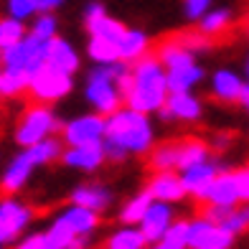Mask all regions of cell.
Masks as SVG:
<instances>
[{"instance_id": "obj_36", "label": "cell", "mask_w": 249, "mask_h": 249, "mask_svg": "<svg viewBox=\"0 0 249 249\" xmlns=\"http://www.w3.org/2000/svg\"><path fill=\"white\" fill-rule=\"evenodd\" d=\"M221 229L231 236H239V234L249 231V203H239L236 209H231L229 219L221 224Z\"/></svg>"}, {"instance_id": "obj_25", "label": "cell", "mask_w": 249, "mask_h": 249, "mask_svg": "<svg viewBox=\"0 0 249 249\" xmlns=\"http://www.w3.org/2000/svg\"><path fill=\"white\" fill-rule=\"evenodd\" d=\"M203 76H206V71L198 64L183 71H171L168 74V94H191V89L198 87Z\"/></svg>"}, {"instance_id": "obj_32", "label": "cell", "mask_w": 249, "mask_h": 249, "mask_svg": "<svg viewBox=\"0 0 249 249\" xmlns=\"http://www.w3.org/2000/svg\"><path fill=\"white\" fill-rule=\"evenodd\" d=\"M41 234H43V239H46L49 249H69L71 244L82 242V239H76L74 231H71L61 219H53V221L49 224V229L41 231Z\"/></svg>"}, {"instance_id": "obj_15", "label": "cell", "mask_w": 249, "mask_h": 249, "mask_svg": "<svg viewBox=\"0 0 249 249\" xmlns=\"http://www.w3.org/2000/svg\"><path fill=\"white\" fill-rule=\"evenodd\" d=\"M46 66L61 71L66 76H74L79 69H82V56L76 53V49L71 46L66 38L56 36L49 41V53H46Z\"/></svg>"}, {"instance_id": "obj_1", "label": "cell", "mask_w": 249, "mask_h": 249, "mask_svg": "<svg viewBox=\"0 0 249 249\" xmlns=\"http://www.w3.org/2000/svg\"><path fill=\"white\" fill-rule=\"evenodd\" d=\"M132 69V89L124 107L138 112V115H158L168 102V74L160 61L153 53H148L142 61H138Z\"/></svg>"}, {"instance_id": "obj_42", "label": "cell", "mask_w": 249, "mask_h": 249, "mask_svg": "<svg viewBox=\"0 0 249 249\" xmlns=\"http://www.w3.org/2000/svg\"><path fill=\"white\" fill-rule=\"evenodd\" d=\"M56 8H61V0H36V16L56 13Z\"/></svg>"}, {"instance_id": "obj_3", "label": "cell", "mask_w": 249, "mask_h": 249, "mask_svg": "<svg viewBox=\"0 0 249 249\" xmlns=\"http://www.w3.org/2000/svg\"><path fill=\"white\" fill-rule=\"evenodd\" d=\"M84 99L99 117H112L124 107L115 84V66H94L84 82Z\"/></svg>"}, {"instance_id": "obj_18", "label": "cell", "mask_w": 249, "mask_h": 249, "mask_svg": "<svg viewBox=\"0 0 249 249\" xmlns=\"http://www.w3.org/2000/svg\"><path fill=\"white\" fill-rule=\"evenodd\" d=\"M59 163L82 173H94L107 160H105V148L102 145H89V148H66Z\"/></svg>"}, {"instance_id": "obj_46", "label": "cell", "mask_w": 249, "mask_h": 249, "mask_svg": "<svg viewBox=\"0 0 249 249\" xmlns=\"http://www.w3.org/2000/svg\"><path fill=\"white\" fill-rule=\"evenodd\" d=\"M247 79H249V59H247Z\"/></svg>"}, {"instance_id": "obj_4", "label": "cell", "mask_w": 249, "mask_h": 249, "mask_svg": "<svg viewBox=\"0 0 249 249\" xmlns=\"http://www.w3.org/2000/svg\"><path fill=\"white\" fill-rule=\"evenodd\" d=\"M64 122L56 117V112L46 105H33L23 112V117L16 124V142L23 150L33 148L49 138H56V132H61Z\"/></svg>"}, {"instance_id": "obj_9", "label": "cell", "mask_w": 249, "mask_h": 249, "mask_svg": "<svg viewBox=\"0 0 249 249\" xmlns=\"http://www.w3.org/2000/svg\"><path fill=\"white\" fill-rule=\"evenodd\" d=\"M84 26H87L89 38H105V41L117 43V46L124 38V33H127V26H124L122 20L107 16V8L102 3L84 5Z\"/></svg>"}, {"instance_id": "obj_17", "label": "cell", "mask_w": 249, "mask_h": 249, "mask_svg": "<svg viewBox=\"0 0 249 249\" xmlns=\"http://www.w3.org/2000/svg\"><path fill=\"white\" fill-rule=\"evenodd\" d=\"M219 173H221V165L213 163V160H206V163H201L196 168H188V171L178 173V176H180V183L186 188V196H194L196 201H201L203 194H206V188L211 186V180Z\"/></svg>"}, {"instance_id": "obj_14", "label": "cell", "mask_w": 249, "mask_h": 249, "mask_svg": "<svg viewBox=\"0 0 249 249\" xmlns=\"http://www.w3.org/2000/svg\"><path fill=\"white\" fill-rule=\"evenodd\" d=\"M33 171H36L33 160L28 158L26 150H20L13 160L5 165L3 176H0V191H3L5 196H16L18 191L28 183V178L33 176Z\"/></svg>"}, {"instance_id": "obj_43", "label": "cell", "mask_w": 249, "mask_h": 249, "mask_svg": "<svg viewBox=\"0 0 249 249\" xmlns=\"http://www.w3.org/2000/svg\"><path fill=\"white\" fill-rule=\"evenodd\" d=\"M239 105L249 112V84H244V92H242V97H239Z\"/></svg>"}, {"instance_id": "obj_5", "label": "cell", "mask_w": 249, "mask_h": 249, "mask_svg": "<svg viewBox=\"0 0 249 249\" xmlns=\"http://www.w3.org/2000/svg\"><path fill=\"white\" fill-rule=\"evenodd\" d=\"M46 53H49V41L33 38L31 33L18 43L16 49L3 51V61H0V71H10V74H23L33 76L38 69L46 66Z\"/></svg>"}, {"instance_id": "obj_45", "label": "cell", "mask_w": 249, "mask_h": 249, "mask_svg": "<svg viewBox=\"0 0 249 249\" xmlns=\"http://www.w3.org/2000/svg\"><path fill=\"white\" fill-rule=\"evenodd\" d=\"M145 249H163L160 244H153V247H145Z\"/></svg>"}, {"instance_id": "obj_2", "label": "cell", "mask_w": 249, "mask_h": 249, "mask_svg": "<svg viewBox=\"0 0 249 249\" xmlns=\"http://www.w3.org/2000/svg\"><path fill=\"white\" fill-rule=\"evenodd\" d=\"M105 142L122 150L124 155H150L155 148V132L148 115H138L122 107L105 120Z\"/></svg>"}, {"instance_id": "obj_8", "label": "cell", "mask_w": 249, "mask_h": 249, "mask_svg": "<svg viewBox=\"0 0 249 249\" xmlns=\"http://www.w3.org/2000/svg\"><path fill=\"white\" fill-rule=\"evenodd\" d=\"M61 142L64 148H89V145L105 142V117L99 115H82L61 127Z\"/></svg>"}, {"instance_id": "obj_30", "label": "cell", "mask_w": 249, "mask_h": 249, "mask_svg": "<svg viewBox=\"0 0 249 249\" xmlns=\"http://www.w3.org/2000/svg\"><path fill=\"white\" fill-rule=\"evenodd\" d=\"M145 247L148 244H145L138 226H120L105 242V249H145Z\"/></svg>"}, {"instance_id": "obj_6", "label": "cell", "mask_w": 249, "mask_h": 249, "mask_svg": "<svg viewBox=\"0 0 249 249\" xmlns=\"http://www.w3.org/2000/svg\"><path fill=\"white\" fill-rule=\"evenodd\" d=\"M71 89H74V76H66L61 71L51 69V66L38 69L28 82V94L36 99V105H46V107L69 97Z\"/></svg>"}, {"instance_id": "obj_37", "label": "cell", "mask_w": 249, "mask_h": 249, "mask_svg": "<svg viewBox=\"0 0 249 249\" xmlns=\"http://www.w3.org/2000/svg\"><path fill=\"white\" fill-rule=\"evenodd\" d=\"M5 8H8V18L20 20V23H26L31 16H36V0H10Z\"/></svg>"}, {"instance_id": "obj_47", "label": "cell", "mask_w": 249, "mask_h": 249, "mask_svg": "<svg viewBox=\"0 0 249 249\" xmlns=\"http://www.w3.org/2000/svg\"><path fill=\"white\" fill-rule=\"evenodd\" d=\"M0 61H3V53H0Z\"/></svg>"}, {"instance_id": "obj_19", "label": "cell", "mask_w": 249, "mask_h": 249, "mask_svg": "<svg viewBox=\"0 0 249 249\" xmlns=\"http://www.w3.org/2000/svg\"><path fill=\"white\" fill-rule=\"evenodd\" d=\"M56 219H61L69 229L74 231L76 239H84L89 242V236H92L97 229H99V224H102V216H97V213L92 211H87V209H79V206H66Z\"/></svg>"}, {"instance_id": "obj_23", "label": "cell", "mask_w": 249, "mask_h": 249, "mask_svg": "<svg viewBox=\"0 0 249 249\" xmlns=\"http://www.w3.org/2000/svg\"><path fill=\"white\" fill-rule=\"evenodd\" d=\"M163 109L171 115V122L173 120L198 122L203 117V105H201V99L194 97V94H168V102H165Z\"/></svg>"}, {"instance_id": "obj_39", "label": "cell", "mask_w": 249, "mask_h": 249, "mask_svg": "<svg viewBox=\"0 0 249 249\" xmlns=\"http://www.w3.org/2000/svg\"><path fill=\"white\" fill-rule=\"evenodd\" d=\"M209 10H211L209 0H188V3L183 5V16L188 20H201L203 16L209 13Z\"/></svg>"}, {"instance_id": "obj_41", "label": "cell", "mask_w": 249, "mask_h": 249, "mask_svg": "<svg viewBox=\"0 0 249 249\" xmlns=\"http://www.w3.org/2000/svg\"><path fill=\"white\" fill-rule=\"evenodd\" d=\"M236 183H239V196H242V203H249V165L236 171Z\"/></svg>"}, {"instance_id": "obj_38", "label": "cell", "mask_w": 249, "mask_h": 249, "mask_svg": "<svg viewBox=\"0 0 249 249\" xmlns=\"http://www.w3.org/2000/svg\"><path fill=\"white\" fill-rule=\"evenodd\" d=\"M178 43H180L183 49H188L191 53H196V51H206V49L211 46V38L201 36V33L196 31V33H186V36H180Z\"/></svg>"}, {"instance_id": "obj_16", "label": "cell", "mask_w": 249, "mask_h": 249, "mask_svg": "<svg viewBox=\"0 0 249 249\" xmlns=\"http://www.w3.org/2000/svg\"><path fill=\"white\" fill-rule=\"evenodd\" d=\"M145 191L150 194L153 201L168 203V206H173V203L186 198V188H183V183H180L178 173H153V178L148 180V188Z\"/></svg>"}, {"instance_id": "obj_28", "label": "cell", "mask_w": 249, "mask_h": 249, "mask_svg": "<svg viewBox=\"0 0 249 249\" xmlns=\"http://www.w3.org/2000/svg\"><path fill=\"white\" fill-rule=\"evenodd\" d=\"M231 18L234 16H231L229 8H211L209 13L198 20V33L206 36V38L219 36V33H224L226 28L231 26Z\"/></svg>"}, {"instance_id": "obj_22", "label": "cell", "mask_w": 249, "mask_h": 249, "mask_svg": "<svg viewBox=\"0 0 249 249\" xmlns=\"http://www.w3.org/2000/svg\"><path fill=\"white\" fill-rule=\"evenodd\" d=\"M150 53V38L148 33L140 28H127L124 38L120 41V64L135 66L138 61H142Z\"/></svg>"}, {"instance_id": "obj_48", "label": "cell", "mask_w": 249, "mask_h": 249, "mask_svg": "<svg viewBox=\"0 0 249 249\" xmlns=\"http://www.w3.org/2000/svg\"><path fill=\"white\" fill-rule=\"evenodd\" d=\"M0 249H3V247H0Z\"/></svg>"}, {"instance_id": "obj_13", "label": "cell", "mask_w": 249, "mask_h": 249, "mask_svg": "<svg viewBox=\"0 0 249 249\" xmlns=\"http://www.w3.org/2000/svg\"><path fill=\"white\" fill-rule=\"evenodd\" d=\"M69 201H71V206L87 209V211L97 213V216H102V213H107L112 209L115 194H112L107 186H102V183H82V186H76L71 191Z\"/></svg>"}, {"instance_id": "obj_24", "label": "cell", "mask_w": 249, "mask_h": 249, "mask_svg": "<svg viewBox=\"0 0 249 249\" xmlns=\"http://www.w3.org/2000/svg\"><path fill=\"white\" fill-rule=\"evenodd\" d=\"M211 148L203 140H178V171L183 173L188 168H196L201 163L211 160Z\"/></svg>"}, {"instance_id": "obj_40", "label": "cell", "mask_w": 249, "mask_h": 249, "mask_svg": "<svg viewBox=\"0 0 249 249\" xmlns=\"http://www.w3.org/2000/svg\"><path fill=\"white\" fill-rule=\"evenodd\" d=\"M13 249H49V244H46V239H43V234L38 231V234H28V236H23Z\"/></svg>"}, {"instance_id": "obj_26", "label": "cell", "mask_w": 249, "mask_h": 249, "mask_svg": "<svg viewBox=\"0 0 249 249\" xmlns=\"http://www.w3.org/2000/svg\"><path fill=\"white\" fill-rule=\"evenodd\" d=\"M64 142L61 138H49V140H43L38 145H33V148H28V158L33 160V165L41 168V165H51L56 160H61V155H64Z\"/></svg>"}, {"instance_id": "obj_34", "label": "cell", "mask_w": 249, "mask_h": 249, "mask_svg": "<svg viewBox=\"0 0 249 249\" xmlns=\"http://www.w3.org/2000/svg\"><path fill=\"white\" fill-rule=\"evenodd\" d=\"M28 33L33 38H41V41H51L59 36V18L56 13H43V16H36L33 23L28 28Z\"/></svg>"}, {"instance_id": "obj_44", "label": "cell", "mask_w": 249, "mask_h": 249, "mask_svg": "<svg viewBox=\"0 0 249 249\" xmlns=\"http://www.w3.org/2000/svg\"><path fill=\"white\" fill-rule=\"evenodd\" d=\"M69 249H89V242H84V239H82V242H76V244H71Z\"/></svg>"}, {"instance_id": "obj_35", "label": "cell", "mask_w": 249, "mask_h": 249, "mask_svg": "<svg viewBox=\"0 0 249 249\" xmlns=\"http://www.w3.org/2000/svg\"><path fill=\"white\" fill-rule=\"evenodd\" d=\"M28 82L31 79L23 74H10V71H0V97L13 99L28 92Z\"/></svg>"}, {"instance_id": "obj_10", "label": "cell", "mask_w": 249, "mask_h": 249, "mask_svg": "<svg viewBox=\"0 0 249 249\" xmlns=\"http://www.w3.org/2000/svg\"><path fill=\"white\" fill-rule=\"evenodd\" d=\"M234 236L203 216L188 219V249H231Z\"/></svg>"}, {"instance_id": "obj_33", "label": "cell", "mask_w": 249, "mask_h": 249, "mask_svg": "<svg viewBox=\"0 0 249 249\" xmlns=\"http://www.w3.org/2000/svg\"><path fill=\"white\" fill-rule=\"evenodd\" d=\"M163 249H188V219H176L160 239Z\"/></svg>"}, {"instance_id": "obj_11", "label": "cell", "mask_w": 249, "mask_h": 249, "mask_svg": "<svg viewBox=\"0 0 249 249\" xmlns=\"http://www.w3.org/2000/svg\"><path fill=\"white\" fill-rule=\"evenodd\" d=\"M203 206H221V209H236L242 203L239 196V183H236V173L221 171L216 178L211 180L206 194L201 198Z\"/></svg>"}, {"instance_id": "obj_12", "label": "cell", "mask_w": 249, "mask_h": 249, "mask_svg": "<svg viewBox=\"0 0 249 249\" xmlns=\"http://www.w3.org/2000/svg\"><path fill=\"white\" fill-rule=\"evenodd\" d=\"M173 221H176V211H173V206L153 201V206L148 209V213H145L142 221L138 224V229H140V234H142L145 244L153 247V244H160V239L165 236L168 226H171Z\"/></svg>"}, {"instance_id": "obj_29", "label": "cell", "mask_w": 249, "mask_h": 249, "mask_svg": "<svg viewBox=\"0 0 249 249\" xmlns=\"http://www.w3.org/2000/svg\"><path fill=\"white\" fill-rule=\"evenodd\" d=\"M87 53L97 66H115L120 64V46L105 38H89L87 43Z\"/></svg>"}, {"instance_id": "obj_31", "label": "cell", "mask_w": 249, "mask_h": 249, "mask_svg": "<svg viewBox=\"0 0 249 249\" xmlns=\"http://www.w3.org/2000/svg\"><path fill=\"white\" fill-rule=\"evenodd\" d=\"M28 36V28L26 23H20V20H13V18H0V53L3 51H10L16 49L20 41Z\"/></svg>"}, {"instance_id": "obj_20", "label": "cell", "mask_w": 249, "mask_h": 249, "mask_svg": "<svg viewBox=\"0 0 249 249\" xmlns=\"http://www.w3.org/2000/svg\"><path fill=\"white\" fill-rule=\"evenodd\" d=\"M242 92H244V82L231 69H219L211 76V94L224 105H239Z\"/></svg>"}, {"instance_id": "obj_27", "label": "cell", "mask_w": 249, "mask_h": 249, "mask_svg": "<svg viewBox=\"0 0 249 249\" xmlns=\"http://www.w3.org/2000/svg\"><path fill=\"white\" fill-rule=\"evenodd\" d=\"M150 206H153V198H150L148 191L135 194V196L122 206V211H120V224H122V226H138V224L142 221V216L148 213Z\"/></svg>"}, {"instance_id": "obj_7", "label": "cell", "mask_w": 249, "mask_h": 249, "mask_svg": "<svg viewBox=\"0 0 249 249\" xmlns=\"http://www.w3.org/2000/svg\"><path fill=\"white\" fill-rule=\"evenodd\" d=\"M33 221V211L28 203L18 201L16 196L0 198V247L18 244L23 239V231Z\"/></svg>"}, {"instance_id": "obj_21", "label": "cell", "mask_w": 249, "mask_h": 249, "mask_svg": "<svg viewBox=\"0 0 249 249\" xmlns=\"http://www.w3.org/2000/svg\"><path fill=\"white\" fill-rule=\"evenodd\" d=\"M155 59L160 61V66L165 69V74L183 71V69L196 66V53H191L188 49H183L178 41H165V43H160V49H158Z\"/></svg>"}]
</instances>
